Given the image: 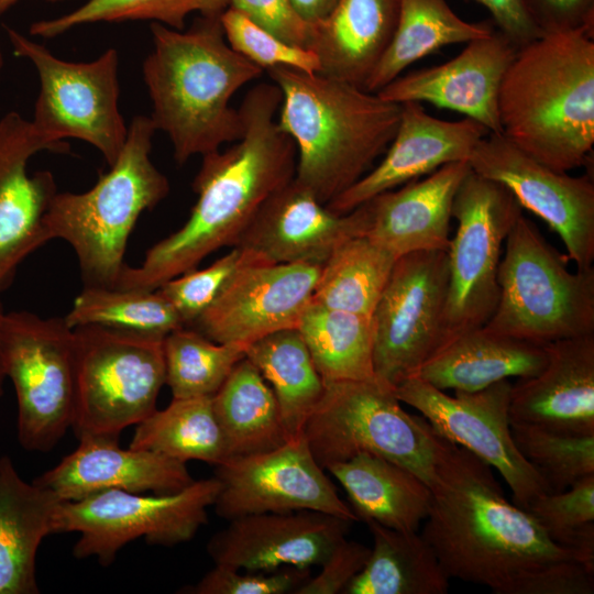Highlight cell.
<instances>
[{
    "mask_svg": "<svg viewBox=\"0 0 594 594\" xmlns=\"http://www.w3.org/2000/svg\"><path fill=\"white\" fill-rule=\"evenodd\" d=\"M370 552L366 546L343 539L320 565V572L315 578L310 576L295 594L343 593L363 569Z\"/></svg>",
    "mask_w": 594,
    "mask_h": 594,
    "instance_id": "47",
    "label": "cell"
},
{
    "mask_svg": "<svg viewBox=\"0 0 594 594\" xmlns=\"http://www.w3.org/2000/svg\"><path fill=\"white\" fill-rule=\"evenodd\" d=\"M346 492L358 520L396 530L418 531L431 506L430 487L409 470L382 457L361 452L329 465Z\"/></svg>",
    "mask_w": 594,
    "mask_h": 594,
    "instance_id": "30",
    "label": "cell"
},
{
    "mask_svg": "<svg viewBox=\"0 0 594 594\" xmlns=\"http://www.w3.org/2000/svg\"><path fill=\"white\" fill-rule=\"evenodd\" d=\"M229 7L280 40L307 48L310 24L289 0H229Z\"/></svg>",
    "mask_w": 594,
    "mask_h": 594,
    "instance_id": "46",
    "label": "cell"
},
{
    "mask_svg": "<svg viewBox=\"0 0 594 594\" xmlns=\"http://www.w3.org/2000/svg\"><path fill=\"white\" fill-rule=\"evenodd\" d=\"M226 460L273 450L287 439L270 384L246 358L212 396Z\"/></svg>",
    "mask_w": 594,
    "mask_h": 594,
    "instance_id": "31",
    "label": "cell"
},
{
    "mask_svg": "<svg viewBox=\"0 0 594 594\" xmlns=\"http://www.w3.org/2000/svg\"><path fill=\"white\" fill-rule=\"evenodd\" d=\"M298 14L309 24L323 20L338 0H289Z\"/></svg>",
    "mask_w": 594,
    "mask_h": 594,
    "instance_id": "50",
    "label": "cell"
},
{
    "mask_svg": "<svg viewBox=\"0 0 594 594\" xmlns=\"http://www.w3.org/2000/svg\"><path fill=\"white\" fill-rule=\"evenodd\" d=\"M280 102L274 82L246 92L239 108L242 134L230 147L202 156L187 221L152 245L141 265H125L116 287L155 290L215 251L238 244L264 202L295 176V144L277 124Z\"/></svg>",
    "mask_w": 594,
    "mask_h": 594,
    "instance_id": "2",
    "label": "cell"
},
{
    "mask_svg": "<svg viewBox=\"0 0 594 594\" xmlns=\"http://www.w3.org/2000/svg\"><path fill=\"white\" fill-rule=\"evenodd\" d=\"M297 329L323 383L376 378L371 317L311 301L302 311Z\"/></svg>",
    "mask_w": 594,
    "mask_h": 594,
    "instance_id": "35",
    "label": "cell"
},
{
    "mask_svg": "<svg viewBox=\"0 0 594 594\" xmlns=\"http://www.w3.org/2000/svg\"><path fill=\"white\" fill-rule=\"evenodd\" d=\"M129 447L217 466L226 450L212 396L173 398L164 409L156 408L136 425Z\"/></svg>",
    "mask_w": 594,
    "mask_h": 594,
    "instance_id": "37",
    "label": "cell"
},
{
    "mask_svg": "<svg viewBox=\"0 0 594 594\" xmlns=\"http://www.w3.org/2000/svg\"><path fill=\"white\" fill-rule=\"evenodd\" d=\"M266 72L282 94L278 128L296 147L294 179L327 205L385 153L402 105L318 73L289 67Z\"/></svg>",
    "mask_w": 594,
    "mask_h": 594,
    "instance_id": "5",
    "label": "cell"
},
{
    "mask_svg": "<svg viewBox=\"0 0 594 594\" xmlns=\"http://www.w3.org/2000/svg\"><path fill=\"white\" fill-rule=\"evenodd\" d=\"M42 151L66 153L68 144L51 141L18 112L0 119V293L24 258L50 241L44 218L57 186L50 172L30 176L26 169Z\"/></svg>",
    "mask_w": 594,
    "mask_h": 594,
    "instance_id": "19",
    "label": "cell"
},
{
    "mask_svg": "<svg viewBox=\"0 0 594 594\" xmlns=\"http://www.w3.org/2000/svg\"><path fill=\"white\" fill-rule=\"evenodd\" d=\"M526 510L553 542L594 573V475L563 492L536 496Z\"/></svg>",
    "mask_w": 594,
    "mask_h": 594,
    "instance_id": "42",
    "label": "cell"
},
{
    "mask_svg": "<svg viewBox=\"0 0 594 594\" xmlns=\"http://www.w3.org/2000/svg\"><path fill=\"white\" fill-rule=\"evenodd\" d=\"M150 29L153 51L143 63L150 118L167 134L176 163L238 141L243 125L231 98L264 70L228 44L220 14L200 15L188 30Z\"/></svg>",
    "mask_w": 594,
    "mask_h": 594,
    "instance_id": "3",
    "label": "cell"
},
{
    "mask_svg": "<svg viewBox=\"0 0 594 594\" xmlns=\"http://www.w3.org/2000/svg\"><path fill=\"white\" fill-rule=\"evenodd\" d=\"M78 439H119L156 409L165 385L163 339L99 326L74 328Z\"/></svg>",
    "mask_w": 594,
    "mask_h": 594,
    "instance_id": "9",
    "label": "cell"
},
{
    "mask_svg": "<svg viewBox=\"0 0 594 594\" xmlns=\"http://www.w3.org/2000/svg\"><path fill=\"white\" fill-rule=\"evenodd\" d=\"M3 64H4V58H3L1 44H0V78H1V73H2V69H3Z\"/></svg>",
    "mask_w": 594,
    "mask_h": 594,
    "instance_id": "53",
    "label": "cell"
},
{
    "mask_svg": "<svg viewBox=\"0 0 594 594\" xmlns=\"http://www.w3.org/2000/svg\"><path fill=\"white\" fill-rule=\"evenodd\" d=\"M215 476L221 483L215 512L228 520L298 510L358 520L315 460L304 435L273 450L227 459L216 466Z\"/></svg>",
    "mask_w": 594,
    "mask_h": 594,
    "instance_id": "17",
    "label": "cell"
},
{
    "mask_svg": "<svg viewBox=\"0 0 594 594\" xmlns=\"http://www.w3.org/2000/svg\"><path fill=\"white\" fill-rule=\"evenodd\" d=\"M517 48L503 33L493 31L469 42L447 63L400 75L376 94L395 103L429 102L475 120L490 133H503L498 94Z\"/></svg>",
    "mask_w": 594,
    "mask_h": 594,
    "instance_id": "23",
    "label": "cell"
},
{
    "mask_svg": "<svg viewBox=\"0 0 594 594\" xmlns=\"http://www.w3.org/2000/svg\"><path fill=\"white\" fill-rule=\"evenodd\" d=\"M20 0H0V15L4 13L9 8L14 6ZM52 2L65 1V0H48Z\"/></svg>",
    "mask_w": 594,
    "mask_h": 594,
    "instance_id": "52",
    "label": "cell"
},
{
    "mask_svg": "<svg viewBox=\"0 0 594 594\" xmlns=\"http://www.w3.org/2000/svg\"><path fill=\"white\" fill-rule=\"evenodd\" d=\"M220 488V481L213 476L174 493L108 490L62 502L55 532H78L74 556L95 557L100 564L109 565L125 544L139 538L165 547L191 540L207 524V509L213 506Z\"/></svg>",
    "mask_w": 594,
    "mask_h": 594,
    "instance_id": "10",
    "label": "cell"
},
{
    "mask_svg": "<svg viewBox=\"0 0 594 594\" xmlns=\"http://www.w3.org/2000/svg\"><path fill=\"white\" fill-rule=\"evenodd\" d=\"M7 34L13 53L29 59L37 72L34 127L53 142L85 141L113 165L128 135L119 109L117 50L108 48L91 62L74 63L56 57L14 29L7 28Z\"/></svg>",
    "mask_w": 594,
    "mask_h": 594,
    "instance_id": "12",
    "label": "cell"
},
{
    "mask_svg": "<svg viewBox=\"0 0 594 594\" xmlns=\"http://www.w3.org/2000/svg\"><path fill=\"white\" fill-rule=\"evenodd\" d=\"M373 548L363 569L343 594H446L450 578L417 531L365 522Z\"/></svg>",
    "mask_w": 594,
    "mask_h": 594,
    "instance_id": "32",
    "label": "cell"
},
{
    "mask_svg": "<svg viewBox=\"0 0 594 594\" xmlns=\"http://www.w3.org/2000/svg\"><path fill=\"white\" fill-rule=\"evenodd\" d=\"M542 370L512 385L510 424L594 435V334L543 345Z\"/></svg>",
    "mask_w": 594,
    "mask_h": 594,
    "instance_id": "25",
    "label": "cell"
},
{
    "mask_svg": "<svg viewBox=\"0 0 594 594\" xmlns=\"http://www.w3.org/2000/svg\"><path fill=\"white\" fill-rule=\"evenodd\" d=\"M302 435L324 471L367 452L409 470L430 490L446 441L422 416L405 411L394 388L377 378L324 383Z\"/></svg>",
    "mask_w": 594,
    "mask_h": 594,
    "instance_id": "8",
    "label": "cell"
},
{
    "mask_svg": "<svg viewBox=\"0 0 594 594\" xmlns=\"http://www.w3.org/2000/svg\"><path fill=\"white\" fill-rule=\"evenodd\" d=\"M400 105L399 123L383 160L327 204L332 211L348 213L375 196L446 164L469 162L477 143L490 133L470 118L447 121L427 113L420 102Z\"/></svg>",
    "mask_w": 594,
    "mask_h": 594,
    "instance_id": "22",
    "label": "cell"
},
{
    "mask_svg": "<svg viewBox=\"0 0 594 594\" xmlns=\"http://www.w3.org/2000/svg\"><path fill=\"white\" fill-rule=\"evenodd\" d=\"M220 21L228 44L263 70L289 67L309 74L320 72L319 59L312 51L280 40L241 12L228 7L220 14Z\"/></svg>",
    "mask_w": 594,
    "mask_h": 594,
    "instance_id": "44",
    "label": "cell"
},
{
    "mask_svg": "<svg viewBox=\"0 0 594 594\" xmlns=\"http://www.w3.org/2000/svg\"><path fill=\"white\" fill-rule=\"evenodd\" d=\"M397 258L366 234L350 238L321 265L311 301L372 318Z\"/></svg>",
    "mask_w": 594,
    "mask_h": 594,
    "instance_id": "36",
    "label": "cell"
},
{
    "mask_svg": "<svg viewBox=\"0 0 594 594\" xmlns=\"http://www.w3.org/2000/svg\"><path fill=\"white\" fill-rule=\"evenodd\" d=\"M421 536L450 579L496 594H593L594 573L510 503L492 468L444 441Z\"/></svg>",
    "mask_w": 594,
    "mask_h": 594,
    "instance_id": "1",
    "label": "cell"
},
{
    "mask_svg": "<svg viewBox=\"0 0 594 594\" xmlns=\"http://www.w3.org/2000/svg\"><path fill=\"white\" fill-rule=\"evenodd\" d=\"M503 134L550 168L586 164L594 145V32L543 34L517 48L498 94Z\"/></svg>",
    "mask_w": 594,
    "mask_h": 594,
    "instance_id": "4",
    "label": "cell"
},
{
    "mask_svg": "<svg viewBox=\"0 0 594 594\" xmlns=\"http://www.w3.org/2000/svg\"><path fill=\"white\" fill-rule=\"evenodd\" d=\"M155 131L150 117H134L110 169L90 189L57 191L48 205L44 218L48 239H62L73 248L85 286L116 287L139 217L169 191L167 177L150 156Z\"/></svg>",
    "mask_w": 594,
    "mask_h": 594,
    "instance_id": "6",
    "label": "cell"
},
{
    "mask_svg": "<svg viewBox=\"0 0 594 594\" xmlns=\"http://www.w3.org/2000/svg\"><path fill=\"white\" fill-rule=\"evenodd\" d=\"M353 521L315 510L258 513L232 518L212 536L215 564L250 572L320 566Z\"/></svg>",
    "mask_w": 594,
    "mask_h": 594,
    "instance_id": "20",
    "label": "cell"
},
{
    "mask_svg": "<svg viewBox=\"0 0 594 594\" xmlns=\"http://www.w3.org/2000/svg\"><path fill=\"white\" fill-rule=\"evenodd\" d=\"M504 244L498 302L484 327L538 345L594 334V267L571 272L522 213Z\"/></svg>",
    "mask_w": 594,
    "mask_h": 594,
    "instance_id": "7",
    "label": "cell"
},
{
    "mask_svg": "<svg viewBox=\"0 0 594 594\" xmlns=\"http://www.w3.org/2000/svg\"><path fill=\"white\" fill-rule=\"evenodd\" d=\"M510 429L516 447L551 493L594 475V435H568L525 424H510Z\"/></svg>",
    "mask_w": 594,
    "mask_h": 594,
    "instance_id": "41",
    "label": "cell"
},
{
    "mask_svg": "<svg viewBox=\"0 0 594 594\" xmlns=\"http://www.w3.org/2000/svg\"><path fill=\"white\" fill-rule=\"evenodd\" d=\"M448 284L446 251L397 258L372 315L377 380L395 388L442 348Z\"/></svg>",
    "mask_w": 594,
    "mask_h": 594,
    "instance_id": "14",
    "label": "cell"
},
{
    "mask_svg": "<svg viewBox=\"0 0 594 594\" xmlns=\"http://www.w3.org/2000/svg\"><path fill=\"white\" fill-rule=\"evenodd\" d=\"M320 270L321 265L302 263H249L233 274L193 326L215 342L246 346L275 331L297 328Z\"/></svg>",
    "mask_w": 594,
    "mask_h": 594,
    "instance_id": "18",
    "label": "cell"
},
{
    "mask_svg": "<svg viewBox=\"0 0 594 594\" xmlns=\"http://www.w3.org/2000/svg\"><path fill=\"white\" fill-rule=\"evenodd\" d=\"M367 202L340 215L294 178L261 207L235 246L267 263L322 265L345 240L366 234Z\"/></svg>",
    "mask_w": 594,
    "mask_h": 594,
    "instance_id": "21",
    "label": "cell"
},
{
    "mask_svg": "<svg viewBox=\"0 0 594 594\" xmlns=\"http://www.w3.org/2000/svg\"><path fill=\"white\" fill-rule=\"evenodd\" d=\"M255 261L264 260L248 249L233 246L211 265L185 272L166 280L156 290L170 302L185 326L193 324L215 301L233 274Z\"/></svg>",
    "mask_w": 594,
    "mask_h": 594,
    "instance_id": "43",
    "label": "cell"
},
{
    "mask_svg": "<svg viewBox=\"0 0 594 594\" xmlns=\"http://www.w3.org/2000/svg\"><path fill=\"white\" fill-rule=\"evenodd\" d=\"M310 578V569L285 566L272 572H250L217 565L188 587L191 594L295 593Z\"/></svg>",
    "mask_w": 594,
    "mask_h": 594,
    "instance_id": "45",
    "label": "cell"
},
{
    "mask_svg": "<svg viewBox=\"0 0 594 594\" xmlns=\"http://www.w3.org/2000/svg\"><path fill=\"white\" fill-rule=\"evenodd\" d=\"M476 174L506 187L526 208L556 232L578 270L594 261V183L588 175L571 176L531 157L503 133H488L469 158Z\"/></svg>",
    "mask_w": 594,
    "mask_h": 594,
    "instance_id": "16",
    "label": "cell"
},
{
    "mask_svg": "<svg viewBox=\"0 0 594 594\" xmlns=\"http://www.w3.org/2000/svg\"><path fill=\"white\" fill-rule=\"evenodd\" d=\"M246 345L219 343L196 329L182 327L163 339L165 384L173 398L213 396Z\"/></svg>",
    "mask_w": 594,
    "mask_h": 594,
    "instance_id": "39",
    "label": "cell"
},
{
    "mask_svg": "<svg viewBox=\"0 0 594 594\" xmlns=\"http://www.w3.org/2000/svg\"><path fill=\"white\" fill-rule=\"evenodd\" d=\"M521 209L506 187L472 169L460 184L452 206L458 227L447 251L442 348L492 317L499 297L503 245Z\"/></svg>",
    "mask_w": 594,
    "mask_h": 594,
    "instance_id": "11",
    "label": "cell"
},
{
    "mask_svg": "<svg viewBox=\"0 0 594 594\" xmlns=\"http://www.w3.org/2000/svg\"><path fill=\"white\" fill-rule=\"evenodd\" d=\"M228 7L229 0H86L68 13L32 23L30 34L53 38L82 24L138 20L184 30L190 13L221 14Z\"/></svg>",
    "mask_w": 594,
    "mask_h": 594,
    "instance_id": "40",
    "label": "cell"
},
{
    "mask_svg": "<svg viewBox=\"0 0 594 594\" xmlns=\"http://www.w3.org/2000/svg\"><path fill=\"white\" fill-rule=\"evenodd\" d=\"M399 0H338L321 21L310 24L307 48L323 76L363 88L396 26Z\"/></svg>",
    "mask_w": 594,
    "mask_h": 594,
    "instance_id": "28",
    "label": "cell"
},
{
    "mask_svg": "<svg viewBox=\"0 0 594 594\" xmlns=\"http://www.w3.org/2000/svg\"><path fill=\"white\" fill-rule=\"evenodd\" d=\"M62 501L51 490L26 482L12 459L0 457V594H36V554L55 532Z\"/></svg>",
    "mask_w": 594,
    "mask_h": 594,
    "instance_id": "27",
    "label": "cell"
},
{
    "mask_svg": "<svg viewBox=\"0 0 594 594\" xmlns=\"http://www.w3.org/2000/svg\"><path fill=\"white\" fill-rule=\"evenodd\" d=\"M522 6L542 33L573 30L594 32V0H521Z\"/></svg>",
    "mask_w": 594,
    "mask_h": 594,
    "instance_id": "48",
    "label": "cell"
},
{
    "mask_svg": "<svg viewBox=\"0 0 594 594\" xmlns=\"http://www.w3.org/2000/svg\"><path fill=\"white\" fill-rule=\"evenodd\" d=\"M485 23L461 19L446 0H399L393 36L363 89L377 92L413 63L451 44L490 35Z\"/></svg>",
    "mask_w": 594,
    "mask_h": 594,
    "instance_id": "33",
    "label": "cell"
},
{
    "mask_svg": "<svg viewBox=\"0 0 594 594\" xmlns=\"http://www.w3.org/2000/svg\"><path fill=\"white\" fill-rule=\"evenodd\" d=\"M2 354L18 402V440L26 451L52 450L72 428L75 339L64 317L6 312Z\"/></svg>",
    "mask_w": 594,
    "mask_h": 594,
    "instance_id": "13",
    "label": "cell"
},
{
    "mask_svg": "<svg viewBox=\"0 0 594 594\" xmlns=\"http://www.w3.org/2000/svg\"><path fill=\"white\" fill-rule=\"evenodd\" d=\"M546 362L543 345L498 334L482 326L446 344L415 377L441 391L476 392L509 377L534 376Z\"/></svg>",
    "mask_w": 594,
    "mask_h": 594,
    "instance_id": "29",
    "label": "cell"
},
{
    "mask_svg": "<svg viewBox=\"0 0 594 594\" xmlns=\"http://www.w3.org/2000/svg\"><path fill=\"white\" fill-rule=\"evenodd\" d=\"M512 385L503 380L476 392L453 396L409 377L394 388L400 403L418 410L443 439L460 446L494 468L522 509L538 495L551 493L539 472L524 458L510 429Z\"/></svg>",
    "mask_w": 594,
    "mask_h": 594,
    "instance_id": "15",
    "label": "cell"
},
{
    "mask_svg": "<svg viewBox=\"0 0 594 594\" xmlns=\"http://www.w3.org/2000/svg\"><path fill=\"white\" fill-rule=\"evenodd\" d=\"M78 447L54 468L33 481L62 501L120 490L166 494L183 490L195 480L186 463L143 449L122 448L119 439L84 437Z\"/></svg>",
    "mask_w": 594,
    "mask_h": 594,
    "instance_id": "24",
    "label": "cell"
},
{
    "mask_svg": "<svg viewBox=\"0 0 594 594\" xmlns=\"http://www.w3.org/2000/svg\"><path fill=\"white\" fill-rule=\"evenodd\" d=\"M6 312L2 309V305L0 302V397L3 394V383L7 378L6 372H4V365H3V354H2V330H3V321H4Z\"/></svg>",
    "mask_w": 594,
    "mask_h": 594,
    "instance_id": "51",
    "label": "cell"
},
{
    "mask_svg": "<svg viewBox=\"0 0 594 594\" xmlns=\"http://www.w3.org/2000/svg\"><path fill=\"white\" fill-rule=\"evenodd\" d=\"M72 329L99 326L164 339L185 327L170 302L155 290L85 286L64 317Z\"/></svg>",
    "mask_w": 594,
    "mask_h": 594,
    "instance_id": "38",
    "label": "cell"
},
{
    "mask_svg": "<svg viewBox=\"0 0 594 594\" xmlns=\"http://www.w3.org/2000/svg\"><path fill=\"white\" fill-rule=\"evenodd\" d=\"M471 170L469 162L449 163L427 178L366 201L371 221L366 235L396 257L419 251H448L457 190Z\"/></svg>",
    "mask_w": 594,
    "mask_h": 594,
    "instance_id": "26",
    "label": "cell"
},
{
    "mask_svg": "<svg viewBox=\"0 0 594 594\" xmlns=\"http://www.w3.org/2000/svg\"><path fill=\"white\" fill-rule=\"evenodd\" d=\"M245 358L272 387L287 439L302 435L307 418L323 394L324 383L299 330H278L252 342Z\"/></svg>",
    "mask_w": 594,
    "mask_h": 594,
    "instance_id": "34",
    "label": "cell"
},
{
    "mask_svg": "<svg viewBox=\"0 0 594 594\" xmlns=\"http://www.w3.org/2000/svg\"><path fill=\"white\" fill-rule=\"evenodd\" d=\"M485 7L495 24L515 46L543 35L528 16L521 0H473Z\"/></svg>",
    "mask_w": 594,
    "mask_h": 594,
    "instance_id": "49",
    "label": "cell"
}]
</instances>
